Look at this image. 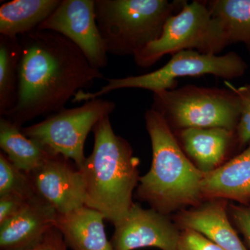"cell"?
Returning a JSON list of instances; mask_svg holds the SVG:
<instances>
[{
	"instance_id": "cell-1",
	"label": "cell",
	"mask_w": 250,
	"mask_h": 250,
	"mask_svg": "<svg viewBox=\"0 0 250 250\" xmlns=\"http://www.w3.org/2000/svg\"><path fill=\"white\" fill-rule=\"evenodd\" d=\"M19 40L17 103L2 116L18 127L62 111L78 92L104 78L82 51L61 34L36 29Z\"/></svg>"
},
{
	"instance_id": "cell-2",
	"label": "cell",
	"mask_w": 250,
	"mask_h": 250,
	"mask_svg": "<svg viewBox=\"0 0 250 250\" xmlns=\"http://www.w3.org/2000/svg\"><path fill=\"white\" fill-rule=\"evenodd\" d=\"M93 152L81 169L85 188V206L103 213L113 225L127 214L139 185V158L129 143L115 134L109 116L93 129Z\"/></svg>"
},
{
	"instance_id": "cell-3",
	"label": "cell",
	"mask_w": 250,
	"mask_h": 250,
	"mask_svg": "<svg viewBox=\"0 0 250 250\" xmlns=\"http://www.w3.org/2000/svg\"><path fill=\"white\" fill-rule=\"evenodd\" d=\"M145 121L152 143V162L149 172L140 178L138 198L166 215L187 206L200 205L205 173L189 160L159 113L148 109Z\"/></svg>"
},
{
	"instance_id": "cell-4",
	"label": "cell",
	"mask_w": 250,
	"mask_h": 250,
	"mask_svg": "<svg viewBox=\"0 0 250 250\" xmlns=\"http://www.w3.org/2000/svg\"><path fill=\"white\" fill-rule=\"evenodd\" d=\"M186 1L95 0V20L108 54L133 57L160 37Z\"/></svg>"
},
{
	"instance_id": "cell-5",
	"label": "cell",
	"mask_w": 250,
	"mask_h": 250,
	"mask_svg": "<svg viewBox=\"0 0 250 250\" xmlns=\"http://www.w3.org/2000/svg\"><path fill=\"white\" fill-rule=\"evenodd\" d=\"M152 109L171 129L224 128L236 131L241 104L231 89L186 85L153 95Z\"/></svg>"
},
{
	"instance_id": "cell-6",
	"label": "cell",
	"mask_w": 250,
	"mask_h": 250,
	"mask_svg": "<svg viewBox=\"0 0 250 250\" xmlns=\"http://www.w3.org/2000/svg\"><path fill=\"white\" fill-rule=\"evenodd\" d=\"M248 64L241 56L234 52L225 55L203 54L198 51L184 50L172 55L164 66L155 71L137 76L119 79H108L107 83L93 93L78 92L72 103L88 102L123 88H141L151 90L153 93L174 90L177 79L184 77H200L212 75L226 80L243 77Z\"/></svg>"
},
{
	"instance_id": "cell-7",
	"label": "cell",
	"mask_w": 250,
	"mask_h": 250,
	"mask_svg": "<svg viewBox=\"0 0 250 250\" xmlns=\"http://www.w3.org/2000/svg\"><path fill=\"white\" fill-rule=\"evenodd\" d=\"M229 45L221 27L212 16L207 1H186L177 14L166 21L160 37L134 56L138 66L149 67L166 54L197 49L217 54Z\"/></svg>"
},
{
	"instance_id": "cell-8",
	"label": "cell",
	"mask_w": 250,
	"mask_h": 250,
	"mask_svg": "<svg viewBox=\"0 0 250 250\" xmlns=\"http://www.w3.org/2000/svg\"><path fill=\"white\" fill-rule=\"evenodd\" d=\"M115 108L113 102L94 99L78 107L64 108L21 130L49 154L70 159L81 170L86 160L87 136L95 125L104 117L110 116Z\"/></svg>"
},
{
	"instance_id": "cell-9",
	"label": "cell",
	"mask_w": 250,
	"mask_h": 250,
	"mask_svg": "<svg viewBox=\"0 0 250 250\" xmlns=\"http://www.w3.org/2000/svg\"><path fill=\"white\" fill-rule=\"evenodd\" d=\"M37 29L63 36L99 70L107 65L108 53L97 25L94 0H62Z\"/></svg>"
},
{
	"instance_id": "cell-10",
	"label": "cell",
	"mask_w": 250,
	"mask_h": 250,
	"mask_svg": "<svg viewBox=\"0 0 250 250\" xmlns=\"http://www.w3.org/2000/svg\"><path fill=\"white\" fill-rule=\"evenodd\" d=\"M113 225L114 233L110 242L114 250H177L182 232L167 215L136 203L123 220Z\"/></svg>"
},
{
	"instance_id": "cell-11",
	"label": "cell",
	"mask_w": 250,
	"mask_h": 250,
	"mask_svg": "<svg viewBox=\"0 0 250 250\" xmlns=\"http://www.w3.org/2000/svg\"><path fill=\"white\" fill-rule=\"evenodd\" d=\"M36 193L60 214L85 206V188L82 171L73 161L52 155L39 168L28 174Z\"/></svg>"
},
{
	"instance_id": "cell-12",
	"label": "cell",
	"mask_w": 250,
	"mask_h": 250,
	"mask_svg": "<svg viewBox=\"0 0 250 250\" xmlns=\"http://www.w3.org/2000/svg\"><path fill=\"white\" fill-rule=\"evenodd\" d=\"M57 210L37 195L0 225L1 250H28L38 246L54 227Z\"/></svg>"
},
{
	"instance_id": "cell-13",
	"label": "cell",
	"mask_w": 250,
	"mask_h": 250,
	"mask_svg": "<svg viewBox=\"0 0 250 250\" xmlns=\"http://www.w3.org/2000/svg\"><path fill=\"white\" fill-rule=\"evenodd\" d=\"M174 223L181 230L200 233L224 250H248L231 225L226 200H209L191 209L180 210Z\"/></svg>"
},
{
	"instance_id": "cell-14",
	"label": "cell",
	"mask_w": 250,
	"mask_h": 250,
	"mask_svg": "<svg viewBox=\"0 0 250 250\" xmlns=\"http://www.w3.org/2000/svg\"><path fill=\"white\" fill-rule=\"evenodd\" d=\"M177 136L184 152L204 173L223 165L231 147L238 146L236 131L224 128H188L177 131Z\"/></svg>"
},
{
	"instance_id": "cell-15",
	"label": "cell",
	"mask_w": 250,
	"mask_h": 250,
	"mask_svg": "<svg viewBox=\"0 0 250 250\" xmlns=\"http://www.w3.org/2000/svg\"><path fill=\"white\" fill-rule=\"evenodd\" d=\"M202 193L203 199L231 200L250 205V143L241 154L205 174Z\"/></svg>"
},
{
	"instance_id": "cell-16",
	"label": "cell",
	"mask_w": 250,
	"mask_h": 250,
	"mask_svg": "<svg viewBox=\"0 0 250 250\" xmlns=\"http://www.w3.org/2000/svg\"><path fill=\"white\" fill-rule=\"evenodd\" d=\"M103 213L86 206L57 213L54 227L72 250H114L105 233Z\"/></svg>"
},
{
	"instance_id": "cell-17",
	"label": "cell",
	"mask_w": 250,
	"mask_h": 250,
	"mask_svg": "<svg viewBox=\"0 0 250 250\" xmlns=\"http://www.w3.org/2000/svg\"><path fill=\"white\" fill-rule=\"evenodd\" d=\"M62 0H13L0 7V34L20 37L36 30Z\"/></svg>"
},
{
	"instance_id": "cell-18",
	"label": "cell",
	"mask_w": 250,
	"mask_h": 250,
	"mask_svg": "<svg viewBox=\"0 0 250 250\" xmlns=\"http://www.w3.org/2000/svg\"><path fill=\"white\" fill-rule=\"evenodd\" d=\"M0 147L15 166L27 174L39 168L54 155L26 136L21 128L4 117L0 118Z\"/></svg>"
},
{
	"instance_id": "cell-19",
	"label": "cell",
	"mask_w": 250,
	"mask_h": 250,
	"mask_svg": "<svg viewBox=\"0 0 250 250\" xmlns=\"http://www.w3.org/2000/svg\"><path fill=\"white\" fill-rule=\"evenodd\" d=\"M208 5L229 45L242 42L250 52V0H215Z\"/></svg>"
},
{
	"instance_id": "cell-20",
	"label": "cell",
	"mask_w": 250,
	"mask_h": 250,
	"mask_svg": "<svg viewBox=\"0 0 250 250\" xmlns=\"http://www.w3.org/2000/svg\"><path fill=\"white\" fill-rule=\"evenodd\" d=\"M21 47L19 37L0 36V116L17 103Z\"/></svg>"
},
{
	"instance_id": "cell-21",
	"label": "cell",
	"mask_w": 250,
	"mask_h": 250,
	"mask_svg": "<svg viewBox=\"0 0 250 250\" xmlns=\"http://www.w3.org/2000/svg\"><path fill=\"white\" fill-rule=\"evenodd\" d=\"M7 194L19 195L27 200L38 195L29 174L18 168L1 152L0 196Z\"/></svg>"
},
{
	"instance_id": "cell-22",
	"label": "cell",
	"mask_w": 250,
	"mask_h": 250,
	"mask_svg": "<svg viewBox=\"0 0 250 250\" xmlns=\"http://www.w3.org/2000/svg\"><path fill=\"white\" fill-rule=\"evenodd\" d=\"M225 84L236 93L241 104V116L237 125L236 134L238 147L242 149L250 143V85L236 88L228 82H225Z\"/></svg>"
},
{
	"instance_id": "cell-23",
	"label": "cell",
	"mask_w": 250,
	"mask_h": 250,
	"mask_svg": "<svg viewBox=\"0 0 250 250\" xmlns=\"http://www.w3.org/2000/svg\"><path fill=\"white\" fill-rule=\"evenodd\" d=\"M177 250H224L203 235L190 229L182 230Z\"/></svg>"
},
{
	"instance_id": "cell-24",
	"label": "cell",
	"mask_w": 250,
	"mask_h": 250,
	"mask_svg": "<svg viewBox=\"0 0 250 250\" xmlns=\"http://www.w3.org/2000/svg\"><path fill=\"white\" fill-rule=\"evenodd\" d=\"M228 213L250 250V204L228 205Z\"/></svg>"
},
{
	"instance_id": "cell-25",
	"label": "cell",
	"mask_w": 250,
	"mask_h": 250,
	"mask_svg": "<svg viewBox=\"0 0 250 250\" xmlns=\"http://www.w3.org/2000/svg\"><path fill=\"white\" fill-rule=\"evenodd\" d=\"M28 200L14 194L0 196V225L16 214Z\"/></svg>"
},
{
	"instance_id": "cell-26",
	"label": "cell",
	"mask_w": 250,
	"mask_h": 250,
	"mask_svg": "<svg viewBox=\"0 0 250 250\" xmlns=\"http://www.w3.org/2000/svg\"><path fill=\"white\" fill-rule=\"evenodd\" d=\"M67 248L62 233L54 227L38 246L28 250H67Z\"/></svg>"
}]
</instances>
